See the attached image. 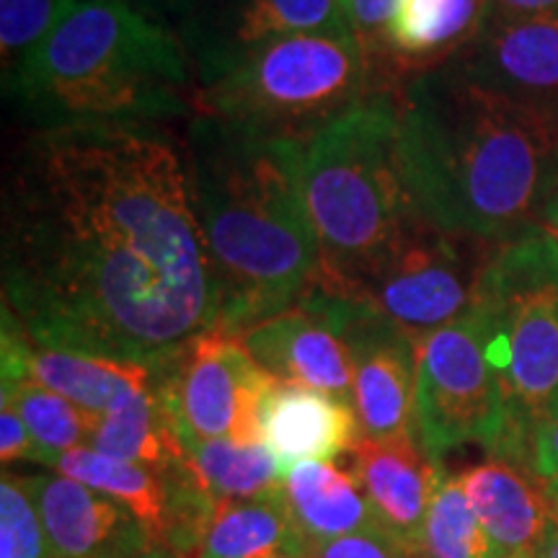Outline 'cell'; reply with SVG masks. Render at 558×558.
Masks as SVG:
<instances>
[{"mask_svg":"<svg viewBox=\"0 0 558 558\" xmlns=\"http://www.w3.org/2000/svg\"><path fill=\"white\" fill-rule=\"evenodd\" d=\"M3 311L37 344L145 367L218 326L181 140L163 124L32 132L5 181Z\"/></svg>","mask_w":558,"mask_h":558,"instance_id":"6da1fadb","label":"cell"},{"mask_svg":"<svg viewBox=\"0 0 558 558\" xmlns=\"http://www.w3.org/2000/svg\"><path fill=\"white\" fill-rule=\"evenodd\" d=\"M399 148L414 213L471 241L499 246L543 228L558 192V111L499 94L452 60L401 88Z\"/></svg>","mask_w":558,"mask_h":558,"instance_id":"7a4b0ae2","label":"cell"},{"mask_svg":"<svg viewBox=\"0 0 558 558\" xmlns=\"http://www.w3.org/2000/svg\"><path fill=\"white\" fill-rule=\"evenodd\" d=\"M194 205L235 337L292 308L320 279L303 192V143L194 114L181 137Z\"/></svg>","mask_w":558,"mask_h":558,"instance_id":"3957f363","label":"cell"},{"mask_svg":"<svg viewBox=\"0 0 558 558\" xmlns=\"http://www.w3.org/2000/svg\"><path fill=\"white\" fill-rule=\"evenodd\" d=\"M37 130L166 124L194 117L197 78L184 39L128 0H75L3 81Z\"/></svg>","mask_w":558,"mask_h":558,"instance_id":"277c9868","label":"cell"},{"mask_svg":"<svg viewBox=\"0 0 558 558\" xmlns=\"http://www.w3.org/2000/svg\"><path fill=\"white\" fill-rule=\"evenodd\" d=\"M303 192L320 251L318 284L354 298L418 215L401 171L399 94H375L303 150Z\"/></svg>","mask_w":558,"mask_h":558,"instance_id":"5b68a950","label":"cell"},{"mask_svg":"<svg viewBox=\"0 0 558 558\" xmlns=\"http://www.w3.org/2000/svg\"><path fill=\"white\" fill-rule=\"evenodd\" d=\"M194 114L308 145L369 96L390 94L349 32L298 34L194 70Z\"/></svg>","mask_w":558,"mask_h":558,"instance_id":"8992f818","label":"cell"},{"mask_svg":"<svg viewBox=\"0 0 558 558\" xmlns=\"http://www.w3.org/2000/svg\"><path fill=\"white\" fill-rule=\"evenodd\" d=\"M492 329L507 429L494 458L533 469L535 437L558 422V239L535 228L492 248L476 305Z\"/></svg>","mask_w":558,"mask_h":558,"instance_id":"52a82bcc","label":"cell"},{"mask_svg":"<svg viewBox=\"0 0 558 558\" xmlns=\"http://www.w3.org/2000/svg\"><path fill=\"white\" fill-rule=\"evenodd\" d=\"M507 429L505 390L481 311L416 341L414 435L432 460L481 445L497 456Z\"/></svg>","mask_w":558,"mask_h":558,"instance_id":"ba28073f","label":"cell"},{"mask_svg":"<svg viewBox=\"0 0 558 558\" xmlns=\"http://www.w3.org/2000/svg\"><path fill=\"white\" fill-rule=\"evenodd\" d=\"M150 369L156 399L184 448L205 439L262 445V403L277 378L256 365L241 337L213 326Z\"/></svg>","mask_w":558,"mask_h":558,"instance_id":"9c48e42d","label":"cell"},{"mask_svg":"<svg viewBox=\"0 0 558 558\" xmlns=\"http://www.w3.org/2000/svg\"><path fill=\"white\" fill-rule=\"evenodd\" d=\"M492 248V243L445 233L416 218L399 248L352 300L418 341L473 311Z\"/></svg>","mask_w":558,"mask_h":558,"instance_id":"30bf717a","label":"cell"},{"mask_svg":"<svg viewBox=\"0 0 558 558\" xmlns=\"http://www.w3.org/2000/svg\"><path fill=\"white\" fill-rule=\"evenodd\" d=\"M329 300L352 357V407L362 437H411L416 341L360 300L333 292H329Z\"/></svg>","mask_w":558,"mask_h":558,"instance_id":"8fae6325","label":"cell"},{"mask_svg":"<svg viewBox=\"0 0 558 558\" xmlns=\"http://www.w3.org/2000/svg\"><path fill=\"white\" fill-rule=\"evenodd\" d=\"M241 341L271 378L352 403V357L320 284L292 308L251 326Z\"/></svg>","mask_w":558,"mask_h":558,"instance_id":"7c38bea8","label":"cell"},{"mask_svg":"<svg viewBox=\"0 0 558 558\" xmlns=\"http://www.w3.org/2000/svg\"><path fill=\"white\" fill-rule=\"evenodd\" d=\"M52 558H137L160 548L120 501L60 473L29 476Z\"/></svg>","mask_w":558,"mask_h":558,"instance_id":"4fadbf2b","label":"cell"},{"mask_svg":"<svg viewBox=\"0 0 558 558\" xmlns=\"http://www.w3.org/2000/svg\"><path fill=\"white\" fill-rule=\"evenodd\" d=\"M349 463L378 527L422 556V535L432 499L445 476L442 463L432 460L416 437L369 439L360 437Z\"/></svg>","mask_w":558,"mask_h":558,"instance_id":"5bb4252c","label":"cell"},{"mask_svg":"<svg viewBox=\"0 0 558 558\" xmlns=\"http://www.w3.org/2000/svg\"><path fill=\"white\" fill-rule=\"evenodd\" d=\"M0 360L3 383H37L90 414H104L122 396L153 386V369L145 365L37 344L9 311H3Z\"/></svg>","mask_w":558,"mask_h":558,"instance_id":"9a60e30c","label":"cell"},{"mask_svg":"<svg viewBox=\"0 0 558 558\" xmlns=\"http://www.w3.org/2000/svg\"><path fill=\"white\" fill-rule=\"evenodd\" d=\"M452 62L499 94L558 111V11L481 26Z\"/></svg>","mask_w":558,"mask_h":558,"instance_id":"2e32d148","label":"cell"},{"mask_svg":"<svg viewBox=\"0 0 558 558\" xmlns=\"http://www.w3.org/2000/svg\"><path fill=\"white\" fill-rule=\"evenodd\" d=\"M494 558H538L554 520V497L538 473L488 456L460 473Z\"/></svg>","mask_w":558,"mask_h":558,"instance_id":"e0dca14e","label":"cell"},{"mask_svg":"<svg viewBox=\"0 0 558 558\" xmlns=\"http://www.w3.org/2000/svg\"><path fill=\"white\" fill-rule=\"evenodd\" d=\"M262 445L275 456L282 476L298 463H331L349 456L362 429L352 403L320 390L275 380L259 416Z\"/></svg>","mask_w":558,"mask_h":558,"instance_id":"ac0fdd59","label":"cell"},{"mask_svg":"<svg viewBox=\"0 0 558 558\" xmlns=\"http://www.w3.org/2000/svg\"><path fill=\"white\" fill-rule=\"evenodd\" d=\"M318 32H349L344 0H222L190 54L197 70L267 41Z\"/></svg>","mask_w":558,"mask_h":558,"instance_id":"d6986e66","label":"cell"},{"mask_svg":"<svg viewBox=\"0 0 558 558\" xmlns=\"http://www.w3.org/2000/svg\"><path fill=\"white\" fill-rule=\"evenodd\" d=\"M481 26L484 0H399L388 24V81L396 94L458 58Z\"/></svg>","mask_w":558,"mask_h":558,"instance_id":"ffe728a7","label":"cell"},{"mask_svg":"<svg viewBox=\"0 0 558 558\" xmlns=\"http://www.w3.org/2000/svg\"><path fill=\"white\" fill-rule=\"evenodd\" d=\"M284 499L313 550L357 530L378 527L357 478L324 460L298 463L284 476Z\"/></svg>","mask_w":558,"mask_h":558,"instance_id":"44dd1931","label":"cell"},{"mask_svg":"<svg viewBox=\"0 0 558 558\" xmlns=\"http://www.w3.org/2000/svg\"><path fill=\"white\" fill-rule=\"evenodd\" d=\"M311 541L292 518L282 492L228 501L215 512L197 558H313Z\"/></svg>","mask_w":558,"mask_h":558,"instance_id":"7402d4cb","label":"cell"},{"mask_svg":"<svg viewBox=\"0 0 558 558\" xmlns=\"http://www.w3.org/2000/svg\"><path fill=\"white\" fill-rule=\"evenodd\" d=\"M88 448L156 473H169L186 460L184 445L160 409L153 386L132 390L96 416Z\"/></svg>","mask_w":558,"mask_h":558,"instance_id":"603a6c76","label":"cell"},{"mask_svg":"<svg viewBox=\"0 0 558 558\" xmlns=\"http://www.w3.org/2000/svg\"><path fill=\"white\" fill-rule=\"evenodd\" d=\"M50 469L58 471L60 476L81 481L104 497L120 501L150 530L160 546L166 518V481L160 473L128 463V460L109 458L94 448L70 450L65 456L54 458Z\"/></svg>","mask_w":558,"mask_h":558,"instance_id":"cb8c5ba5","label":"cell"},{"mask_svg":"<svg viewBox=\"0 0 558 558\" xmlns=\"http://www.w3.org/2000/svg\"><path fill=\"white\" fill-rule=\"evenodd\" d=\"M192 471L218 505L264 499L282 492L284 476L264 445H243L233 439H205L186 445Z\"/></svg>","mask_w":558,"mask_h":558,"instance_id":"d4e9b609","label":"cell"},{"mask_svg":"<svg viewBox=\"0 0 558 558\" xmlns=\"http://www.w3.org/2000/svg\"><path fill=\"white\" fill-rule=\"evenodd\" d=\"M0 403L19 411L41 452L39 465H47V469L54 463V458L70 450L88 448L90 432L99 416L29 380L3 383Z\"/></svg>","mask_w":558,"mask_h":558,"instance_id":"484cf974","label":"cell"},{"mask_svg":"<svg viewBox=\"0 0 558 558\" xmlns=\"http://www.w3.org/2000/svg\"><path fill=\"white\" fill-rule=\"evenodd\" d=\"M422 558H494L460 476L445 473L422 535Z\"/></svg>","mask_w":558,"mask_h":558,"instance_id":"4316f807","label":"cell"},{"mask_svg":"<svg viewBox=\"0 0 558 558\" xmlns=\"http://www.w3.org/2000/svg\"><path fill=\"white\" fill-rule=\"evenodd\" d=\"M0 558H52L29 476L0 478Z\"/></svg>","mask_w":558,"mask_h":558,"instance_id":"83f0119b","label":"cell"},{"mask_svg":"<svg viewBox=\"0 0 558 558\" xmlns=\"http://www.w3.org/2000/svg\"><path fill=\"white\" fill-rule=\"evenodd\" d=\"M75 0H0L3 81L47 39Z\"/></svg>","mask_w":558,"mask_h":558,"instance_id":"f1b7e54d","label":"cell"},{"mask_svg":"<svg viewBox=\"0 0 558 558\" xmlns=\"http://www.w3.org/2000/svg\"><path fill=\"white\" fill-rule=\"evenodd\" d=\"M399 0H344L349 34L373 62L383 88L396 94L388 81V24Z\"/></svg>","mask_w":558,"mask_h":558,"instance_id":"f546056e","label":"cell"},{"mask_svg":"<svg viewBox=\"0 0 558 558\" xmlns=\"http://www.w3.org/2000/svg\"><path fill=\"white\" fill-rule=\"evenodd\" d=\"M313 558H422L383 527H367L316 548Z\"/></svg>","mask_w":558,"mask_h":558,"instance_id":"4dcf8cb0","label":"cell"},{"mask_svg":"<svg viewBox=\"0 0 558 558\" xmlns=\"http://www.w3.org/2000/svg\"><path fill=\"white\" fill-rule=\"evenodd\" d=\"M0 458H3L5 469H9V463H21V460L41 463V452L29 427L19 416V411L5 407V403H0Z\"/></svg>","mask_w":558,"mask_h":558,"instance_id":"1f68e13d","label":"cell"},{"mask_svg":"<svg viewBox=\"0 0 558 558\" xmlns=\"http://www.w3.org/2000/svg\"><path fill=\"white\" fill-rule=\"evenodd\" d=\"M533 471L538 473L550 497L558 501V422L538 432L533 448Z\"/></svg>","mask_w":558,"mask_h":558,"instance_id":"d6a6232c","label":"cell"},{"mask_svg":"<svg viewBox=\"0 0 558 558\" xmlns=\"http://www.w3.org/2000/svg\"><path fill=\"white\" fill-rule=\"evenodd\" d=\"M558 11V0H484V26Z\"/></svg>","mask_w":558,"mask_h":558,"instance_id":"836d02e7","label":"cell"},{"mask_svg":"<svg viewBox=\"0 0 558 558\" xmlns=\"http://www.w3.org/2000/svg\"><path fill=\"white\" fill-rule=\"evenodd\" d=\"M538 558H558V501L554 499V520H550V527L546 533V541H543Z\"/></svg>","mask_w":558,"mask_h":558,"instance_id":"e575fe53","label":"cell"},{"mask_svg":"<svg viewBox=\"0 0 558 558\" xmlns=\"http://www.w3.org/2000/svg\"><path fill=\"white\" fill-rule=\"evenodd\" d=\"M543 228L548 230V233H554L558 239V192L550 197L546 213H543Z\"/></svg>","mask_w":558,"mask_h":558,"instance_id":"d590c367","label":"cell"},{"mask_svg":"<svg viewBox=\"0 0 558 558\" xmlns=\"http://www.w3.org/2000/svg\"><path fill=\"white\" fill-rule=\"evenodd\" d=\"M137 558H179V556H173L171 550H166V548H153V550H148V554L137 556Z\"/></svg>","mask_w":558,"mask_h":558,"instance_id":"8d00e7d4","label":"cell"},{"mask_svg":"<svg viewBox=\"0 0 558 558\" xmlns=\"http://www.w3.org/2000/svg\"><path fill=\"white\" fill-rule=\"evenodd\" d=\"M128 3H132L135 9H140V5H156V3H160V0H128Z\"/></svg>","mask_w":558,"mask_h":558,"instance_id":"74e56055","label":"cell"}]
</instances>
